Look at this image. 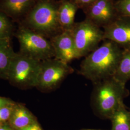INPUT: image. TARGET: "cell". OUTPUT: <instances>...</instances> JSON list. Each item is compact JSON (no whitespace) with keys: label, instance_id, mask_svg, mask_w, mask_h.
Wrapping results in <instances>:
<instances>
[{"label":"cell","instance_id":"6da1fadb","mask_svg":"<svg viewBox=\"0 0 130 130\" xmlns=\"http://www.w3.org/2000/svg\"><path fill=\"white\" fill-rule=\"evenodd\" d=\"M123 50L111 41L104 40L100 46L82 61L79 74L93 84L113 77Z\"/></svg>","mask_w":130,"mask_h":130},{"label":"cell","instance_id":"7a4b0ae2","mask_svg":"<svg viewBox=\"0 0 130 130\" xmlns=\"http://www.w3.org/2000/svg\"><path fill=\"white\" fill-rule=\"evenodd\" d=\"M93 84L92 97L93 109L99 115L111 119L124 104V98L128 93L125 84L112 77Z\"/></svg>","mask_w":130,"mask_h":130},{"label":"cell","instance_id":"3957f363","mask_svg":"<svg viewBox=\"0 0 130 130\" xmlns=\"http://www.w3.org/2000/svg\"><path fill=\"white\" fill-rule=\"evenodd\" d=\"M58 2L38 0L24 21V26L46 38L62 32L58 20Z\"/></svg>","mask_w":130,"mask_h":130},{"label":"cell","instance_id":"277c9868","mask_svg":"<svg viewBox=\"0 0 130 130\" xmlns=\"http://www.w3.org/2000/svg\"><path fill=\"white\" fill-rule=\"evenodd\" d=\"M41 62L20 53H15L6 78L20 88L36 87Z\"/></svg>","mask_w":130,"mask_h":130},{"label":"cell","instance_id":"5b68a950","mask_svg":"<svg viewBox=\"0 0 130 130\" xmlns=\"http://www.w3.org/2000/svg\"><path fill=\"white\" fill-rule=\"evenodd\" d=\"M17 37L20 53L41 61L55 58L51 41L41 34L22 26L19 28Z\"/></svg>","mask_w":130,"mask_h":130},{"label":"cell","instance_id":"8992f818","mask_svg":"<svg viewBox=\"0 0 130 130\" xmlns=\"http://www.w3.org/2000/svg\"><path fill=\"white\" fill-rule=\"evenodd\" d=\"M71 32L74 42L76 59L87 56L104 40L103 30L86 19L75 23Z\"/></svg>","mask_w":130,"mask_h":130},{"label":"cell","instance_id":"52a82bcc","mask_svg":"<svg viewBox=\"0 0 130 130\" xmlns=\"http://www.w3.org/2000/svg\"><path fill=\"white\" fill-rule=\"evenodd\" d=\"M73 71L68 64L55 58L42 61L36 87L43 91L53 90Z\"/></svg>","mask_w":130,"mask_h":130},{"label":"cell","instance_id":"ba28073f","mask_svg":"<svg viewBox=\"0 0 130 130\" xmlns=\"http://www.w3.org/2000/svg\"><path fill=\"white\" fill-rule=\"evenodd\" d=\"M84 12L85 19L102 28L111 23L119 15L114 0H96Z\"/></svg>","mask_w":130,"mask_h":130},{"label":"cell","instance_id":"9c48e42d","mask_svg":"<svg viewBox=\"0 0 130 130\" xmlns=\"http://www.w3.org/2000/svg\"><path fill=\"white\" fill-rule=\"evenodd\" d=\"M103 30L104 40L116 43L124 50H130V17L119 15Z\"/></svg>","mask_w":130,"mask_h":130},{"label":"cell","instance_id":"30bf717a","mask_svg":"<svg viewBox=\"0 0 130 130\" xmlns=\"http://www.w3.org/2000/svg\"><path fill=\"white\" fill-rule=\"evenodd\" d=\"M55 58L68 64L76 59L74 42L70 31H64L51 38Z\"/></svg>","mask_w":130,"mask_h":130},{"label":"cell","instance_id":"8fae6325","mask_svg":"<svg viewBox=\"0 0 130 130\" xmlns=\"http://www.w3.org/2000/svg\"><path fill=\"white\" fill-rule=\"evenodd\" d=\"M38 0H0V12L9 18L19 19L28 13Z\"/></svg>","mask_w":130,"mask_h":130},{"label":"cell","instance_id":"7c38bea8","mask_svg":"<svg viewBox=\"0 0 130 130\" xmlns=\"http://www.w3.org/2000/svg\"><path fill=\"white\" fill-rule=\"evenodd\" d=\"M79 9L71 0H60L58 2V20L62 31H70L74 25L75 17Z\"/></svg>","mask_w":130,"mask_h":130},{"label":"cell","instance_id":"4fadbf2b","mask_svg":"<svg viewBox=\"0 0 130 130\" xmlns=\"http://www.w3.org/2000/svg\"><path fill=\"white\" fill-rule=\"evenodd\" d=\"M12 127L19 130L34 122V117L28 109L21 105H15L10 118Z\"/></svg>","mask_w":130,"mask_h":130},{"label":"cell","instance_id":"5bb4252c","mask_svg":"<svg viewBox=\"0 0 130 130\" xmlns=\"http://www.w3.org/2000/svg\"><path fill=\"white\" fill-rule=\"evenodd\" d=\"M15 54L11 44L10 38L0 39V78H7Z\"/></svg>","mask_w":130,"mask_h":130},{"label":"cell","instance_id":"9a60e30c","mask_svg":"<svg viewBox=\"0 0 130 130\" xmlns=\"http://www.w3.org/2000/svg\"><path fill=\"white\" fill-rule=\"evenodd\" d=\"M112 130H130V111L126 108L124 104L113 115Z\"/></svg>","mask_w":130,"mask_h":130},{"label":"cell","instance_id":"2e32d148","mask_svg":"<svg viewBox=\"0 0 130 130\" xmlns=\"http://www.w3.org/2000/svg\"><path fill=\"white\" fill-rule=\"evenodd\" d=\"M113 78L122 84L130 79V50H124Z\"/></svg>","mask_w":130,"mask_h":130},{"label":"cell","instance_id":"e0dca14e","mask_svg":"<svg viewBox=\"0 0 130 130\" xmlns=\"http://www.w3.org/2000/svg\"><path fill=\"white\" fill-rule=\"evenodd\" d=\"M13 26L9 18L0 12V39L11 38Z\"/></svg>","mask_w":130,"mask_h":130},{"label":"cell","instance_id":"ac0fdd59","mask_svg":"<svg viewBox=\"0 0 130 130\" xmlns=\"http://www.w3.org/2000/svg\"><path fill=\"white\" fill-rule=\"evenodd\" d=\"M115 7L119 15L130 17V0L115 1Z\"/></svg>","mask_w":130,"mask_h":130},{"label":"cell","instance_id":"d6986e66","mask_svg":"<svg viewBox=\"0 0 130 130\" xmlns=\"http://www.w3.org/2000/svg\"><path fill=\"white\" fill-rule=\"evenodd\" d=\"M15 104H11L0 108V122L10 119Z\"/></svg>","mask_w":130,"mask_h":130},{"label":"cell","instance_id":"ffe728a7","mask_svg":"<svg viewBox=\"0 0 130 130\" xmlns=\"http://www.w3.org/2000/svg\"><path fill=\"white\" fill-rule=\"evenodd\" d=\"M76 5L79 9L84 11L90 5L93 4L96 0H71Z\"/></svg>","mask_w":130,"mask_h":130},{"label":"cell","instance_id":"44dd1931","mask_svg":"<svg viewBox=\"0 0 130 130\" xmlns=\"http://www.w3.org/2000/svg\"><path fill=\"white\" fill-rule=\"evenodd\" d=\"M18 130H42V129L37 122L35 121L32 124Z\"/></svg>","mask_w":130,"mask_h":130},{"label":"cell","instance_id":"7402d4cb","mask_svg":"<svg viewBox=\"0 0 130 130\" xmlns=\"http://www.w3.org/2000/svg\"><path fill=\"white\" fill-rule=\"evenodd\" d=\"M13 104L14 103L13 102V101L9 99L0 97V108Z\"/></svg>","mask_w":130,"mask_h":130},{"label":"cell","instance_id":"603a6c76","mask_svg":"<svg viewBox=\"0 0 130 130\" xmlns=\"http://www.w3.org/2000/svg\"><path fill=\"white\" fill-rule=\"evenodd\" d=\"M0 130H12L10 128L9 126L6 125H4L3 126L1 129Z\"/></svg>","mask_w":130,"mask_h":130},{"label":"cell","instance_id":"cb8c5ba5","mask_svg":"<svg viewBox=\"0 0 130 130\" xmlns=\"http://www.w3.org/2000/svg\"><path fill=\"white\" fill-rule=\"evenodd\" d=\"M2 126H3V125H2V122H0V129H1V128Z\"/></svg>","mask_w":130,"mask_h":130},{"label":"cell","instance_id":"d4e9b609","mask_svg":"<svg viewBox=\"0 0 130 130\" xmlns=\"http://www.w3.org/2000/svg\"><path fill=\"white\" fill-rule=\"evenodd\" d=\"M91 130V129H87V130Z\"/></svg>","mask_w":130,"mask_h":130},{"label":"cell","instance_id":"484cf974","mask_svg":"<svg viewBox=\"0 0 130 130\" xmlns=\"http://www.w3.org/2000/svg\"><path fill=\"white\" fill-rule=\"evenodd\" d=\"M55 1H56V0H55Z\"/></svg>","mask_w":130,"mask_h":130}]
</instances>
